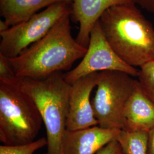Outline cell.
Wrapping results in <instances>:
<instances>
[{"label":"cell","instance_id":"cell-1","mask_svg":"<svg viewBox=\"0 0 154 154\" xmlns=\"http://www.w3.org/2000/svg\"><path fill=\"white\" fill-rule=\"evenodd\" d=\"M70 14L61 18L43 38L20 55L7 58L17 77L44 79L69 70L75 61L83 58L88 48L73 38Z\"/></svg>","mask_w":154,"mask_h":154},{"label":"cell","instance_id":"cell-2","mask_svg":"<svg viewBox=\"0 0 154 154\" xmlns=\"http://www.w3.org/2000/svg\"><path fill=\"white\" fill-rule=\"evenodd\" d=\"M111 48L128 65L141 67L154 61V28L135 4L116 6L99 19Z\"/></svg>","mask_w":154,"mask_h":154},{"label":"cell","instance_id":"cell-3","mask_svg":"<svg viewBox=\"0 0 154 154\" xmlns=\"http://www.w3.org/2000/svg\"><path fill=\"white\" fill-rule=\"evenodd\" d=\"M15 81L33 98L40 111L47 135L44 154H62L70 88L65 75L59 72L39 79L16 77Z\"/></svg>","mask_w":154,"mask_h":154},{"label":"cell","instance_id":"cell-4","mask_svg":"<svg viewBox=\"0 0 154 154\" xmlns=\"http://www.w3.org/2000/svg\"><path fill=\"white\" fill-rule=\"evenodd\" d=\"M16 77L0 79V140L8 146L33 142L43 123L37 105Z\"/></svg>","mask_w":154,"mask_h":154},{"label":"cell","instance_id":"cell-5","mask_svg":"<svg viewBox=\"0 0 154 154\" xmlns=\"http://www.w3.org/2000/svg\"><path fill=\"white\" fill-rule=\"evenodd\" d=\"M137 81V79L124 72H99L97 90L91 103L99 127L123 129L125 107Z\"/></svg>","mask_w":154,"mask_h":154},{"label":"cell","instance_id":"cell-6","mask_svg":"<svg viewBox=\"0 0 154 154\" xmlns=\"http://www.w3.org/2000/svg\"><path fill=\"white\" fill-rule=\"evenodd\" d=\"M72 2H61L46 8L29 20L1 32L0 54L8 58L20 55L43 38L66 14L71 13Z\"/></svg>","mask_w":154,"mask_h":154},{"label":"cell","instance_id":"cell-7","mask_svg":"<svg viewBox=\"0 0 154 154\" xmlns=\"http://www.w3.org/2000/svg\"><path fill=\"white\" fill-rule=\"evenodd\" d=\"M118 71L137 77L139 70L128 65L116 53L105 37L100 21L90 32L88 50L82 60L74 69L65 75L66 82L72 85L77 80L94 72Z\"/></svg>","mask_w":154,"mask_h":154},{"label":"cell","instance_id":"cell-8","mask_svg":"<svg viewBox=\"0 0 154 154\" xmlns=\"http://www.w3.org/2000/svg\"><path fill=\"white\" fill-rule=\"evenodd\" d=\"M99 72L82 77L70 85L66 129L77 130L98 125L94 113L90 95L96 88Z\"/></svg>","mask_w":154,"mask_h":154},{"label":"cell","instance_id":"cell-9","mask_svg":"<svg viewBox=\"0 0 154 154\" xmlns=\"http://www.w3.org/2000/svg\"><path fill=\"white\" fill-rule=\"evenodd\" d=\"M121 131L99 126L77 130L66 129L62 142V154H96L116 140Z\"/></svg>","mask_w":154,"mask_h":154},{"label":"cell","instance_id":"cell-10","mask_svg":"<svg viewBox=\"0 0 154 154\" xmlns=\"http://www.w3.org/2000/svg\"><path fill=\"white\" fill-rule=\"evenodd\" d=\"M132 4L133 0H72L71 18L79 25L76 41L88 48L91 30L105 11L113 6Z\"/></svg>","mask_w":154,"mask_h":154},{"label":"cell","instance_id":"cell-11","mask_svg":"<svg viewBox=\"0 0 154 154\" xmlns=\"http://www.w3.org/2000/svg\"><path fill=\"white\" fill-rule=\"evenodd\" d=\"M153 129L154 103L144 93L137 79L125 107L123 130L149 132Z\"/></svg>","mask_w":154,"mask_h":154},{"label":"cell","instance_id":"cell-12","mask_svg":"<svg viewBox=\"0 0 154 154\" xmlns=\"http://www.w3.org/2000/svg\"><path fill=\"white\" fill-rule=\"evenodd\" d=\"M61 2L72 0H0V15L11 27L28 21L42 9Z\"/></svg>","mask_w":154,"mask_h":154},{"label":"cell","instance_id":"cell-13","mask_svg":"<svg viewBox=\"0 0 154 154\" xmlns=\"http://www.w3.org/2000/svg\"><path fill=\"white\" fill-rule=\"evenodd\" d=\"M149 132L122 130L116 140L126 154H147Z\"/></svg>","mask_w":154,"mask_h":154},{"label":"cell","instance_id":"cell-14","mask_svg":"<svg viewBox=\"0 0 154 154\" xmlns=\"http://www.w3.org/2000/svg\"><path fill=\"white\" fill-rule=\"evenodd\" d=\"M137 77L144 93L154 103V61L140 67Z\"/></svg>","mask_w":154,"mask_h":154},{"label":"cell","instance_id":"cell-15","mask_svg":"<svg viewBox=\"0 0 154 154\" xmlns=\"http://www.w3.org/2000/svg\"><path fill=\"white\" fill-rule=\"evenodd\" d=\"M47 146L46 138L38 139L33 142L18 146L1 145L0 154H33L37 150Z\"/></svg>","mask_w":154,"mask_h":154},{"label":"cell","instance_id":"cell-16","mask_svg":"<svg viewBox=\"0 0 154 154\" xmlns=\"http://www.w3.org/2000/svg\"><path fill=\"white\" fill-rule=\"evenodd\" d=\"M7 58L0 54V79H7L15 77Z\"/></svg>","mask_w":154,"mask_h":154},{"label":"cell","instance_id":"cell-17","mask_svg":"<svg viewBox=\"0 0 154 154\" xmlns=\"http://www.w3.org/2000/svg\"><path fill=\"white\" fill-rule=\"evenodd\" d=\"M96 154H126V153L123 150L120 144L116 139L106 145Z\"/></svg>","mask_w":154,"mask_h":154},{"label":"cell","instance_id":"cell-18","mask_svg":"<svg viewBox=\"0 0 154 154\" xmlns=\"http://www.w3.org/2000/svg\"><path fill=\"white\" fill-rule=\"evenodd\" d=\"M134 3L142 9L154 14V0H133Z\"/></svg>","mask_w":154,"mask_h":154},{"label":"cell","instance_id":"cell-19","mask_svg":"<svg viewBox=\"0 0 154 154\" xmlns=\"http://www.w3.org/2000/svg\"><path fill=\"white\" fill-rule=\"evenodd\" d=\"M147 154H154V129L149 132Z\"/></svg>","mask_w":154,"mask_h":154},{"label":"cell","instance_id":"cell-20","mask_svg":"<svg viewBox=\"0 0 154 154\" xmlns=\"http://www.w3.org/2000/svg\"><path fill=\"white\" fill-rule=\"evenodd\" d=\"M10 27L7 25V23L5 22L4 20L0 21V33L5 32Z\"/></svg>","mask_w":154,"mask_h":154}]
</instances>
